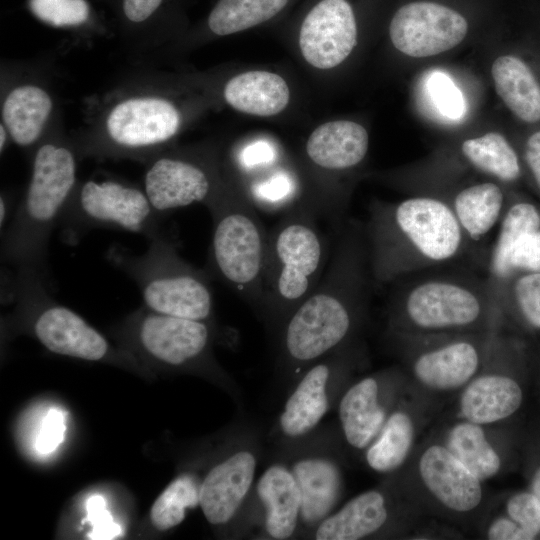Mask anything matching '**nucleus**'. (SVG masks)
<instances>
[{
    "mask_svg": "<svg viewBox=\"0 0 540 540\" xmlns=\"http://www.w3.org/2000/svg\"><path fill=\"white\" fill-rule=\"evenodd\" d=\"M517 149L522 166L526 167L540 192V127L535 126V129L528 132Z\"/></svg>",
    "mask_w": 540,
    "mask_h": 540,
    "instance_id": "37998d69",
    "label": "nucleus"
},
{
    "mask_svg": "<svg viewBox=\"0 0 540 540\" xmlns=\"http://www.w3.org/2000/svg\"><path fill=\"white\" fill-rule=\"evenodd\" d=\"M52 109L46 91L34 85L13 89L2 109L4 123L15 143L30 146L37 141Z\"/></svg>",
    "mask_w": 540,
    "mask_h": 540,
    "instance_id": "7c9ffc66",
    "label": "nucleus"
},
{
    "mask_svg": "<svg viewBox=\"0 0 540 540\" xmlns=\"http://www.w3.org/2000/svg\"><path fill=\"white\" fill-rule=\"evenodd\" d=\"M359 29L348 0H321L306 15L299 33L304 59L318 69H332L355 51Z\"/></svg>",
    "mask_w": 540,
    "mask_h": 540,
    "instance_id": "6ab92c4d",
    "label": "nucleus"
},
{
    "mask_svg": "<svg viewBox=\"0 0 540 540\" xmlns=\"http://www.w3.org/2000/svg\"><path fill=\"white\" fill-rule=\"evenodd\" d=\"M389 516L386 495L378 489L367 490L330 514L313 530L308 539H364L384 529Z\"/></svg>",
    "mask_w": 540,
    "mask_h": 540,
    "instance_id": "cd10ccee",
    "label": "nucleus"
},
{
    "mask_svg": "<svg viewBox=\"0 0 540 540\" xmlns=\"http://www.w3.org/2000/svg\"><path fill=\"white\" fill-rule=\"evenodd\" d=\"M373 284L364 224L347 221L313 292L278 330L277 368L290 381L309 365L348 345Z\"/></svg>",
    "mask_w": 540,
    "mask_h": 540,
    "instance_id": "f257e3e1",
    "label": "nucleus"
},
{
    "mask_svg": "<svg viewBox=\"0 0 540 540\" xmlns=\"http://www.w3.org/2000/svg\"><path fill=\"white\" fill-rule=\"evenodd\" d=\"M280 149L269 139H256L242 145L234 155V161L242 175L254 181L279 167Z\"/></svg>",
    "mask_w": 540,
    "mask_h": 540,
    "instance_id": "4c0bfd02",
    "label": "nucleus"
},
{
    "mask_svg": "<svg viewBox=\"0 0 540 540\" xmlns=\"http://www.w3.org/2000/svg\"><path fill=\"white\" fill-rule=\"evenodd\" d=\"M531 492L536 496L540 502V466L533 475L531 483Z\"/></svg>",
    "mask_w": 540,
    "mask_h": 540,
    "instance_id": "49530a36",
    "label": "nucleus"
},
{
    "mask_svg": "<svg viewBox=\"0 0 540 540\" xmlns=\"http://www.w3.org/2000/svg\"><path fill=\"white\" fill-rule=\"evenodd\" d=\"M523 175L514 139L485 115L467 129L445 136L426 155L380 177L407 195H437L464 180L486 176L510 186Z\"/></svg>",
    "mask_w": 540,
    "mask_h": 540,
    "instance_id": "7ed1b4c3",
    "label": "nucleus"
},
{
    "mask_svg": "<svg viewBox=\"0 0 540 540\" xmlns=\"http://www.w3.org/2000/svg\"><path fill=\"white\" fill-rule=\"evenodd\" d=\"M297 174L283 167H278L263 177L246 186L241 194L258 211L266 214H285L299 206L302 201V189Z\"/></svg>",
    "mask_w": 540,
    "mask_h": 540,
    "instance_id": "473e14b6",
    "label": "nucleus"
},
{
    "mask_svg": "<svg viewBox=\"0 0 540 540\" xmlns=\"http://www.w3.org/2000/svg\"><path fill=\"white\" fill-rule=\"evenodd\" d=\"M487 537L490 540H531L530 536L510 518L494 520L488 529Z\"/></svg>",
    "mask_w": 540,
    "mask_h": 540,
    "instance_id": "c03bdc74",
    "label": "nucleus"
},
{
    "mask_svg": "<svg viewBox=\"0 0 540 540\" xmlns=\"http://www.w3.org/2000/svg\"><path fill=\"white\" fill-rule=\"evenodd\" d=\"M261 450L257 431L244 427L234 445L201 481L199 506L212 526L234 524L239 532L256 483Z\"/></svg>",
    "mask_w": 540,
    "mask_h": 540,
    "instance_id": "2eb2a0df",
    "label": "nucleus"
},
{
    "mask_svg": "<svg viewBox=\"0 0 540 540\" xmlns=\"http://www.w3.org/2000/svg\"><path fill=\"white\" fill-rule=\"evenodd\" d=\"M414 438L410 416L402 410L388 415L382 429L365 449L364 459L374 472L387 474L405 462Z\"/></svg>",
    "mask_w": 540,
    "mask_h": 540,
    "instance_id": "2f4dec72",
    "label": "nucleus"
},
{
    "mask_svg": "<svg viewBox=\"0 0 540 540\" xmlns=\"http://www.w3.org/2000/svg\"><path fill=\"white\" fill-rule=\"evenodd\" d=\"M500 311L487 278L437 275L412 281L394 295L390 323L397 333H446L489 324Z\"/></svg>",
    "mask_w": 540,
    "mask_h": 540,
    "instance_id": "423d86ee",
    "label": "nucleus"
},
{
    "mask_svg": "<svg viewBox=\"0 0 540 540\" xmlns=\"http://www.w3.org/2000/svg\"><path fill=\"white\" fill-rule=\"evenodd\" d=\"M44 273L19 267L13 279V296L19 310L32 317L37 339L51 352L97 361L105 358L109 344L102 334L73 310L54 301Z\"/></svg>",
    "mask_w": 540,
    "mask_h": 540,
    "instance_id": "f8f14e48",
    "label": "nucleus"
},
{
    "mask_svg": "<svg viewBox=\"0 0 540 540\" xmlns=\"http://www.w3.org/2000/svg\"><path fill=\"white\" fill-rule=\"evenodd\" d=\"M107 257L137 284L146 308L176 317L212 319L211 276L183 259L172 238L160 233L141 255L114 246Z\"/></svg>",
    "mask_w": 540,
    "mask_h": 540,
    "instance_id": "0eeeda50",
    "label": "nucleus"
},
{
    "mask_svg": "<svg viewBox=\"0 0 540 540\" xmlns=\"http://www.w3.org/2000/svg\"><path fill=\"white\" fill-rule=\"evenodd\" d=\"M333 440L327 428H319L288 448L276 449L287 460L300 490L299 538L308 539L343 495V471Z\"/></svg>",
    "mask_w": 540,
    "mask_h": 540,
    "instance_id": "4468645a",
    "label": "nucleus"
},
{
    "mask_svg": "<svg viewBox=\"0 0 540 540\" xmlns=\"http://www.w3.org/2000/svg\"><path fill=\"white\" fill-rule=\"evenodd\" d=\"M507 513L531 540L540 533V502L532 492H521L512 496L507 502Z\"/></svg>",
    "mask_w": 540,
    "mask_h": 540,
    "instance_id": "ea45409f",
    "label": "nucleus"
},
{
    "mask_svg": "<svg viewBox=\"0 0 540 540\" xmlns=\"http://www.w3.org/2000/svg\"><path fill=\"white\" fill-rule=\"evenodd\" d=\"M28 5L39 20L53 27L78 26L90 15L86 0H28Z\"/></svg>",
    "mask_w": 540,
    "mask_h": 540,
    "instance_id": "58836bf2",
    "label": "nucleus"
},
{
    "mask_svg": "<svg viewBox=\"0 0 540 540\" xmlns=\"http://www.w3.org/2000/svg\"><path fill=\"white\" fill-rule=\"evenodd\" d=\"M373 284L450 263L471 252L452 210L441 198L408 195L373 201L364 224Z\"/></svg>",
    "mask_w": 540,
    "mask_h": 540,
    "instance_id": "f03ea898",
    "label": "nucleus"
},
{
    "mask_svg": "<svg viewBox=\"0 0 540 540\" xmlns=\"http://www.w3.org/2000/svg\"><path fill=\"white\" fill-rule=\"evenodd\" d=\"M180 114L169 101L156 97L125 100L107 118V132L117 146L142 149L160 145L178 131Z\"/></svg>",
    "mask_w": 540,
    "mask_h": 540,
    "instance_id": "b1692460",
    "label": "nucleus"
},
{
    "mask_svg": "<svg viewBox=\"0 0 540 540\" xmlns=\"http://www.w3.org/2000/svg\"><path fill=\"white\" fill-rule=\"evenodd\" d=\"M419 473L428 490L453 511H471L481 501L480 480L443 446L424 451Z\"/></svg>",
    "mask_w": 540,
    "mask_h": 540,
    "instance_id": "bb28decb",
    "label": "nucleus"
},
{
    "mask_svg": "<svg viewBox=\"0 0 540 540\" xmlns=\"http://www.w3.org/2000/svg\"><path fill=\"white\" fill-rule=\"evenodd\" d=\"M522 399V389L513 378L488 374L467 386L460 399V410L469 422L490 424L515 413Z\"/></svg>",
    "mask_w": 540,
    "mask_h": 540,
    "instance_id": "c85d7f7f",
    "label": "nucleus"
},
{
    "mask_svg": "<svg viewBox=\"0 0 540 540\" xmlns=\"http://www.w3.org/2000/svg\"><path fill=\"white\" fill-rule=\"evenodd\" d=\"M87 521L93 526L89 535L93 539H112L120 533V527L105 509V500L100 495H92L86 502Z\"/></svg>",
    "mask_w": 540,
    "mask_h": 540,
    "instance_id": "a19ab883",
    "label": "nucleus"
},
{
    "mask_svg": "<svg viewBox=\"0 0 540 540\" xmlns=\"http://www.w3.org/2000/svg\"><path fill=\"white\" fill-rule=\"evenodd\" d=\"M369 150V133L353 120H335L318 126L309 136L305 153L310 164L330 177L321 217L342 225L349 192L342 184L344 176L356 174Z\"/></svg>",
    "mask_w": 540,
    "mask_h": 540,
    "instance_id": "dca6fc26",
    "label": "nucleus"
},
{
    "mask_svg": "<svg viewBox=\"0 0 540 540\" xmlns=\"http://www.w3.org/2000/svg\"><path fill=\"white\" fill-rule=\"evenodd\" d=\"M482 343L473 337L438 339L414 355L412 370L425 386L436 390L458 388L468 382L481 363Z\"/></svg>",
    "mask_w": 540,
    "mask_h": 540,
    "instance_id": "393cba45",
    "label": "nucleus"
},
{
    "mask_svg": "<svg viewBox=\"0 0 540 540\" xmlns=\"http://www.w3.org/2000/svg\"><path fill=\"white\" fill-rule=\"evenodd\" d=\"M488 84L481 72L447 60L414 71L409 99L416 117L442 137L482 119Z\"/></svg>",
    "mask_w": 540,
    "mask_h": 540,
    "instance_id": "9d476101",
    "label": "nucleus"
},
{
    "mask_svg": "<svg viewBox=\"0 0 540 540\" xmlns=\"http://www.w3.org/2000/svg\"><path fill=\"white\" fill-rule=\"evenodd\" d=\"M208 209L213 228L207 272L258 313L263 296L268 231L256 209L241 193L221 191Z\"/></svg>",
    "mask_w": 540,
    "mask_h": 540,
    "instance_id": "6e6552de",
    "label": "nucleus"
},
{
    "mask_svg": "<svg viewBox=\"0 0 540 540\" xmlns=\"http://www.w3.org/2000/svg\"><path fill=\"white\" fill-rule=\"evenodd\" d=\"M135 337L149 356L173 367L204 359L210 350L207 321L176 317L148 308L135 318Z\"/></svg>",
    "mask_w": 540,
    "mask_h": 540,
    "instance_id": "412c9836",
    "label": "nucleus"
},
{
    "mask_svg": "<svg viewBox=\"0 0 540 540\" xmlns=\"http://www.w3.org/2000/svg\"><path fill=\"white\" fill-rule=\"evenodd\" d=\"M144 187L153 208L163 217L194 203L208 207L221 192L202 165L176 156L156 159L145 173Z\"/></svg>",
    "mask_w": 540,
    "mask_h": 540,
    "instance_id": "5701e85b",
    "label": "nucleus"
},
{
    "mask_svg": "<svg viewBox=\"0 0 540 540\" xmlns=\"http://www.w3.org/2000/svg\"><path fill=\"white\" fill-rule=\"evenodd\" d=\"M201 480L193 473H182L159 495L152 505L150 520L153 526L165 531L179 525L187 509L200 504Z\"/></svg>",
    "mask_w": 540,
    "mask_h": 540,
    "instance_id": "c9c22d12",
    "label": "nucleus"
},
{
    "mask_svg": "<svg viewBox=\"0 0 540 540\" xmlns=\"http://www.w3.org/2000/svg\"><path fill=\"white\" fill-rule=\"evenodd\" d=\"M224 98L239 112L266 117L286 108L290 90L280 75L253 70L232 77L224 87Z\"/></svg>",
    "mask_w": 540,
    "mask_h": 540,
    "instance_id": "c756f323",
    "label": "nucleus"
},
{
    "mask_svg": "<svg viewBox=\"0 0 540 540\" xmlns=\"http://www.w3.org/2000/svg\"><path fill=\"white\" fill-rule=\"evenodd\" d=\"M481 73L502 106L519 123L540 125V76L520 51L489 38L477 48Z\"/></svg>",
    "mask_w": 540,
    "mask_h": 540,
    "instance_id": "a211bd4d",
    "label": "nucleus"
},
{
    "mask_svg": "<svg viewBox=\"0 0 540 540\" xmlns=\"http://www.w3.org/2000/svg\"><path fill=\"white\" fill-rule=\"evenodd\" d=\"M447 449L480 481L500 469L501 460L479 424L468 421L455 425L448 434Z\"/></svg>",
    "mask_w": 540,
    "mask_h": 540,
    "instance_id": "72a5a7b5",
    "label": "nucleus"
},
{
    "mask_svg": "<svg viewBox=\"0 0 540 540\" xmlns=\"http://www.w3.org/2000/svg\"><path fill=\"white\" fill-rule=\"evenodd\" d=\"M481 36L464 10L439 0L407 1L397 8L388 25L392 51L413 71L465 49H477L486 41Z\"/></svg>",
    "mask_w": 540,
    "mask_h": 540,
    "instance_id": "1a4fd4ad",
    "label": "nucleus"
},
{
    "mask_svg": "<svg viewBox=\"0 0 540 540\" xmlns=\"http://www.w3.org/2000/svg\"><path fill=\"white\" fill-rule=\"evenodd\" d=\"M381 382L378 375L363 377L345 388L337 401L340 433L353 450L365 451L388 417Z\"/></svg>",
    "mask_w": 540,
    "mask_h": 540,
    "instance_id": "a878e982",
    "label": "nucleus"
},
{
    "mask_svg": "<svg viewBox=\"0 0 540 540\" xmlns=\"http://www.w3.org/2000/svg\"><path fill=\"white\" fill-rule=\"evenodd\" d=\"M355 361L349 344L305 368L293 381L273 425L276 449L288 448L319 429L337 404Z\"/></svg>",
    "mask_w": 540,
    "mask_h": 540,
    "instance_id": "ddd939ff",
    "label": "nucleus"
},
{
    "mask_svg": "<svg viewBox=\"0 0 540 540\" xmlns=\"http://www.w3.org/2000/svg\"><path fill=\"white\" fill-rule=\"evenodd\" d=\"M288 0H219L208 17L210 30L219 36L237 33L278 14Z\"/></svg>",
    "mask_w": 540,
    "mask_h": 540,
    "instance_id": "f704fd0d",
    "label": "nucleus"
},
{
    "mask_svg": "<svg viewBox=\"0 0 540 540\" xmlns=\"http://www.w3.org/2000/svg\"><path fill=\"white\" fill-rule=\"evenodd\" d=\"M318 218L311 207L302 205L283 214L268 231L258 313L277 332L316 288L329 262V244Z\"/></svg>",
    "mask_w": 540,
    "mask_h": 540,
    "instance_id": "20e7f679",
    "label": "nucleus"
},
{
    "mask_svg": "<svg viewBox=\"0 0 540 540\" xmlns=\"http://www.w3.org/2000/svg\"><path fill=\"white\" fill-rule=\"evenodd\" d=\"M512 195V186L495 178L473 177L434 195L452 210L471 250L483 243L500 224Z\"/></svg>",
    "mask_w": 540,
    "mask_h": 540,
    "instance_id": "4be33fe9",
    "label": "nucleus"
},
{
    "mask_svg": "<svg viewBox=\"0 0 540 540\" xmlns=\"http://www.w3.org/2000/svg\"><path fill=\"white\" fill-rule=\"evenodd\" d=\"M163 219L142 190L117 181H87L72 195L60 224L67 242L93 229H112L144 236L162 233Z\"/></svg>",
    "mask_w": 540,
    "mask_h": 540,
    "instance_id": "9b49d317",
    "label": "nucleus"
},
{
    "mask_svg": "<svg viewBox=\"0 0 540 540\" xmlns=\"http://www.w3.org/2000/svg\"><path fill=\"white\" fill-rule=\"evenodd\" d=\"M519 271H540V212L511 197L488 254L486 278L493 289Z\"/></svg>",
    "mask_w": 540,
    "mask_h": 540,
    "instance_id": "aec40b11",
    "label": "nucleus"
},
{
    "mask_svg": "<svg viewBox=\"0 0 540 540\" xmlns=\"http://www.w3.org/2000/svg\"><path fill=\"white\" fill-rule=\"evenodd\" d=\"M499 308L513 306L532 328L540 330V271H519L493 287Z\"/></svg>",
    "mask_w": 540,
    "mask_h": 540,
    "instance_id": "e433bc0d",
    "label": "nucleus"
},
{
    "mask_svg": "<svg viewBox=\"0 0 540 540\" xmlns=\"http://www.w3.org/2000/svg\"><path fill=\"white\" fill-rule=\"evenodd\" d=\"M64 418L60 410L50 409L43 419L36 438V449L42 454L51 453L63 441Z\"/></svg>",
    "mask_w": 540,
    "mask_h": 540,
    "instance_id": "79ce46f5",
    "label": "nucleus"
},
{
    "mask_svg": "<svg viewBox=\"0 0 540 540\" xmlns=\"http://www.w3.org/2000/svg\"><path fill=\"white\" fill-rule=\"evenodd\" d=\"M301 495L287 460L278 452L256 480L238 535L255 539L300 537Z\"/></svg>",
    "mask_w": 540,
    "mask_h": 540,
    "instance_id": "f3484780",
    "label": "nucleus"
},
{
    "mask_svg": "<svg viewBox=\"0 0 540 540\" xmlns=\"http://www.w3.org/2000/svg\"><path fill=\"white\" fill-rule=\"evenodd\" d=\"M0 135H1L0 148H1V150H3V148L5 146V143H6V131H5L3 125L0 126Z\"/></svg>",
    "mask_w": 540,
    "mask_h": 540,
    "instance_id": "de8ad7c7",
    "label": "nucleus"
},
{
    "mask_svg": "<svg viewBox=\"0 0 540 540\" xmlns=\"http://www.w3.org/2000/svg\"><path fill=\"white\" fill-rule=\"evenodd\" d=\"M162 0H123L125 17L134 23H140L151 17L161 5Z\"/></svg>",
    "mask_w": 540,
    "mask_h": 540,
    "instance_id": "a18cd8bd",
    "label": "nucleus"
},
{
    "mask_svg": "<svg viewBox=\"0 0 540 540\" xmlns=\"http://www.w3.org/2000/svg\"><path fill=\"white\" fill-rule=\"evenodd\" d=\"M76 182V158L64 146L46 143L35 153L23 200L3 235L2 259L45 274L53 229L60 224Z\"/></svg>",
    "mask_w": 540,
    "mask_h": 540,
    "instance_id": "39448f33",
    "label": "nucleus"
}]
</instances>
